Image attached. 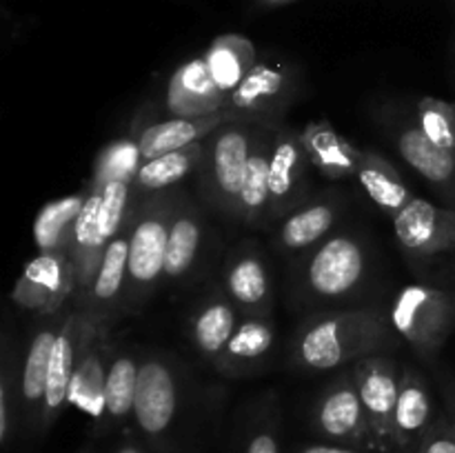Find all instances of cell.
I'll use <instances>...</instances> for the list:
<instances>
[{
    "label": "cell",
    "mask_w": 455,
    "mask_h": 453,
    "mask_svg": "<svg viewBox=\"0 0 455 453\" xmlns=\"http://www.w3.org/2000/svg\"><path fill=\"white\" fill-rule=\"evenodd\" d=\"M240 318H243L240 309L227 298L222 289L209 291L191 309L189 322H187L191 345L204 360L213 364L227 346L229 338L234 336Z\"/></svg>",
    "instance_id": "obj_23"
},
{
    "label": "cell",
    "mask_w": 455,
    "mask_h": 453,
    "mask_svg": "<svg viewBox=\"0 0 455 453\" xmlns=\"http://www.w3.org/2000/svg\"><path fill=\"white\" fill-rule=\"evenodd\" d=\"M416 453H455V433L447 413L443 411L435 416L434 425L422 435Z\"/></svg>",
    "instance_id": "obj_36"
},
{
    "label": "cell",
    "mask_w": 455,
    "mask_h": 453,
    "mask_svg": "<svg viewBox=\"0 0 455 453\" xmlns=\"http://www.w3.org/2000/svg\"><path fill=\"white\" fill-rule=\"evenodd\" d=\"M163 102L167 118H196L225 109L227 96L218 89L207 60L200 53L173 69Z\"/></svg>",
    "instance_id": "obj_17"
},
{
    "label": "cell",
    "mask_w": 455,
    "mask_h": 453,
    "mask_svg": "<svg viewBox=\"0 0 455 453\" xmlns=\"http://www.w3.org/2000/svg\"><path fill=\"white\" fill-rule=\"evenodd\" d=\"M127 275H129V225L116 235L102 256L92 287L87 289L78 302L71 306L84 311L89 318L111 322L116 311L124 306L127 300Z\"/></svg>",
    "instance_id": "obj_19"
},
{
    "label": "cell",
    "mask_w": 455,
    "mask_h": 453,
    "mask_svg": "<svg viewBox=\"0 0 455 453\" xmlns=\"http://www.w3.org/2000/svg\"><path fill=\"white\" fill-rule=\"evenodd\" d=\"M355 180L363 187L367 198L371 200L385 216H389L391 220H394V218L403 211L404 204L413 198L407 182H404L403 173H400L398 167H395L389 158H385L380 151L363 149L358 171H355Z\"/></svg>",
    "instance_id": "obj_28"
},
{
    "label": "cell",
    "mask_w": 455,
    "mask_h": 453,
    "mask_svg": "<svg viewBox=\"0 0 455 453\" xmlns=\"http://www.w3.org/2000/svg\"><path fill=\"white\" fill-rule=\"evenodd\" d=\"M394 234L400 251L411 262L455 253V207L413 195L394 218Z\"/></svg>",
    "instance_id": "obj_11"
},
{
    "label": "cell",
    "mask_w": 455,
    "mask_h": 453,
    "mask_svg": "<svg viewBox=\"0 0 455 453\" xmlns=\"http://www.w3.org/2000/svg\"><path fill=\"white\" fill-rule=\"evenodd\" d=\"M309 163L320 176L329 180L355 178L363 149L351 145L329 120H314L300 131Z\"/></svg>",
    "instance_id": "obj_27"
},
{
    "label": "cell",
    "mask_w": 455,
    "mask_h": 453,
    "mask_svg": "<svg viewBox=\"0 0 455 453\" xmlns=\"http://www.w3.org/2000/svg\"><path fill=\"white\" fill-rule=\"evenodd\" d=\"M220 289L243 315H271L274 278L262 251L253 244L244 242L227 258Z\"/></svg>",
    "instance_id": "obj_16"
},
{
    "label": "cell",
    "mask_w": 455,
    "mask_h": 453,
    "mask_svg": "<svg viewBox=\"0 0 455 453\" xmlns=\"http://www.w3.org/2000/svg\"><path fill=\"white\" fill-rule=\"evenodd\" d=\"M65 314L47 315L44 324H40L31 336L29 346H27L25 362H22L20 373V404L22 413L27 417V425L38 431L40 413H43L44 391H47L49 364H52L53 342H56L58 331Z\"/></svg>",
    "instance_id": "obj_22"
},
{
    "label": "cell",
    "mask_w": 455,
    "mask_h": 453,
    "mask_svg": "<svg viewBox=\"0 0 455 453\" xmlns=\"http://www.w3.org/2000/svg\"><path fill=\"white\" fill-rule=\"evenodd\" d=\"M395 345L398 333L387 311L378 306L331 309L300 324L293 338L291 360L300 371L320 373L387 354Z\"/></svg>",
    "instance_id": "obj_1"
},
{
    "label": "cell",
    "mask_w": 455,
    "mask_h": 453,
    "mask_svg": "<svg viewBox=\"0 0 455 453\" xmlns=\"http://www.w3.org/2000/svg\"><path fill=\"white\" fill-rule=\"evenodd\" d=\"M342 211H345L342 200L331 194L305 200L283 218L274 235L275 249L287 256H300V253L311 251L331 235Z\"/></svg>",
    "instance_id": "obj_18"
},
{
    "label": "cell",
    "mask_w": 455,
    "mask_h": 453,
    "mask_svg": "<svg viewBox=\"0 0 455 453\" xmlns=\"http://www.w3.org/2000/svg\"><path fill=\"white\" fill-rule=\"evenodd\" d=\"M76 274L69 253H43L31 258L12 289V300L20 309L43 318L58 315L67 300H74Z\"/></svg>",
    "instance_id": "obj_12"
},
{
    "label": "cell",
    "mask_w": 455,
    "mask_h": 453,
    "mask_svg": "<svg viewBox=\"0 0 455 453\" xmlns=\"http://www.w3.org/2000/svg\"><path fill=\"white\" fill-rule=\"evenodd\" d=\"M203 158L204 140L145 160L142 167L138 169L136 178H133V198L142 200L149 198V195L163 194V191H172L191 173L200 171Z\"/></svg>",
    "instance_id": "obj_29"
},
{
    "label": "cell",
    "mask_w": 455,
    "mask_h": 453,
    "mask_svg": "<svg viewBox=\"0 0 455 453\" xmlns=\"http://www.w3.org/2000/svg\"><path fill=\"white\" fill-rule=\"evenodd\" d=\"M451 207H455V198H453V204H451Z\"/></svg>",
    "instance_id": "obj_43"
},
{
    "label": "cell",
    "mask_w": 455,
    "mask_h": 453,
    "mask_svg": "<svg viewBox=\"0 0 455 453\" xmlns=\"http://www.w3.org/2000/svg\"><path fill=\"white\" fill-rule=\"evenodd\" d=\"M225 123H229V115L225 111L196 115V118H163L145 124L142 129L133 131L132 136L138 140L142 158L149 160L156 158V155L169 154V151H178L182 147L207 140Z\"/></svg>",
    "instance_id": "obj_26"
},
{
    "label": "cell",
    "mask_w": 455,
    "mask_h": 453,
    "mask_svg": "<svg viewBox=\"0 0 455 453\" xmlns=\"http://www.w3.org/2000/svg\"><path fill=\"white\" fill-rule=\"evenodd\" d=\"M300 89V69L278 56L258 58L243 83L229 93L225 114L229 123H283L287 107Z\"/></svg>",
    "instance_id": "obj_6"
},
{
    "label": "cell",
    "mask_w": 455,
    "mask_h": 453,
    "mask_svg": "<svg viewBox=\"0 0 455 453\" xmlns=\"http://www.w3.org/2000/svg\"><path fill=\"white\" fill-rule=\"evenodd\" d=\"M138 371H140V360L136 355L124 349H114L109 373H107L105 422L100 431L123 429L129 420H133Z\"/></svg>",
    "instance_id": "obj_30"
},
{
    "label": "cell",
    "mask_w": 455,
    "mask_h": 453,
    "mask_svg": "<svg viewBox=\"0 0 455 453\" xmlns=\"http://www.w3.org/2000/svg\"><path fill=\"white\" fill-rule=\"evenodd\" d=\"M204 238L203 211L189 198L178 195L169 222L167 253H164V280L180 284L198 265Z\"/></svg>",
    "instance_id": "obj_24"
},
{
    "label": "cell",
    "mask_w": 455,
    "mask_h": 453,
    "mask_svg": "<svg viewBox=\"0 0 455 453\" xmlns=\"http://www.w3.org/2000/svg\"><path fill=\"white\" fill-rule=\"evenodd\" d=\"M309 155L302 147L300 133L284 123H275L269 155L271 220L284 218L305 203L309 185Z\"/></svg>",
    "instance_id": "obj_14"
},
{
    "label": "cell",
    "mask_w": 455,
    "mask_h": 453,
    "mask_svg": "<svg viewBox=\"0 0 455 453\" xmlns=\"http://www.w3.org/2000/svg\"><path fill=\"white\" fill-rule=\"evenodd\" d=\"M114 453H147V451H145V449L140 447V444L133 442V440H127V442L120 444V447L116 449Z\"/></svg>",
    "instance_id": "obj_41"
},
{
    "label": "cell",
    "mask_w": 455,
    "mask_h": 453,
    "mask_svg": "<svg viewBox=\"0 0 455 453\" xmlns=\"http://www.w3.org/2000/svg\"><path fill=\"white\" fill-rule=\"evenodd\" d=\"M434 420V398L425 373L413 364H403L394 413L395 453H416L422 435L429 431Z\"/></svg>",
    "instance_id": "obj_20"
},
{
    "label": "cell",
    "mask_w": 455,
    "mask_h": 453,
    "mask_svg": "<svg viewBox=\"0 0 455 453\" xmlns=\"http://www.w3.org/2000/svg\"><path fill=\"white\" fill-rule=\"evenodd\" d=\"M251 3L260 9H278V7H284V4L298 3V0H251Z\"/></svg>",
    "instance_id": "obj_40"
},
{
    "label": "cell",
    "mask_w": 455,
    "mask_h": 453,
    "mask_svg": "<svg viewBox=\"0 0 455 453\" xmlns=\"http://www.w3.org/2000/svg\"><path fill=\"white\" fill-rule=\"evenodd\" d=\"M180 373L167 355H142L133 422L154 447H163L172 433L180 409Z\"/></svg>",
    "instance_id": "obj_8"
},
{
    "label": "cell",
    "mask_w": 455,
    "mask_h": 453,
    "mask_svg": "<svg viewBox=\"0 0 455 453\" xmlns=\"http://www.w3.org/2000/svg\"><path fill=\"white\" fill-rule=\"evenodd\" d=\"M416 118L435 145L455 154V102L435 96L418 98Z\"/></svg>",
    "instance_id": "obj_34"
},
{
    "label": "cell",
    "mask_w": 455,
    "mask_h": 453,
    "mask_svg": "<svg viewBox=\"0 0 455 453\" xmlns=\"http://www.w3.org/2000/svg\"><path fill=\"white\" fill-rule=\"evenodd\" d=\"M114 355L109 322L93 320L80 346L78 362L69 386V404L92 417L93 425L102 429L107 402V373Z\"/></svg>",
    "instance_id": "obj_13"
},
{
    "label": "cell",
    "mask_w": 455,
    "mask_h": 453,
    "mask_svg": "<svg viewBox=\"0 0 455 453\" xmlns=\"http://www.w3.org/2000/svg\"><path fill=\"white\" fill-rule=\"evenodd\" d=\"M243 453H280L278 429H275V422L271 420L269 416L262 417V420L253 426Z\"/></svg>",
    "instance_id": "obj_37"
},
{
    "label": "cell",
    "mask_w": 455,
    "mask_h": 453,
    "mask_svg": "<svg viewBox=\"0 0 455 453\" xmlns=\"http://www.w3.org/2000/svg\"><path fill=\"white\" fill-rule=\"evenodd\" d=\"M451 287H453V289H455V278H453V280H451Z\"/></svg>",
    "instance_id": "obj_42"
},
{
    "label": "cell",
    "mask_w": 455,
    "mask_h": 453,
    "mask_svg": "<svg viewBox=\"0 0 455 453\" xmlns=\"http://www.w3.org/2000/svg\"><path fill=\"white\" fill-rule=\"evenodd\" d=\"M311 425L327 442L373 451L371 429L351 367L338 373V378H333L327 389L318 395L311 413Z\"/></svg>",
    "instance_id": "obj_9"
},
{
    "label": "cell",
    "mask_w": 455,
    "mask_h": 453,
    "mask_svg": "<svg viewBox=\"0 0 455 453\" xmlns=\"http://www.w3.org/2000/svg\"><path fill=\"white\" fill-rule=\"evenodd\" d=\"M443 391H444V413H447L455 433V385L453 382H443Z\"/></svg>",
    "instance_id": "obj_39"
},
{
    "label": "cell",
    "mask_w": 455,
    "mask_h": 453,
    "mask_svg": "<svg viewBox=\"0 0 455 453\" xmlns=\"http://www.w3.org/2000/svg\"><path fill=\"white\" fill-rule=\"evenodd\" d=\"M371 244L360 231L342 229L305 253L296 287L307 302L338 305L358 296L371 278Z\"/></svg>",
    "instance_id": "obj_2"
},
{
    "label": "cell",
    "mask_w": 455,
    "mask_h": 453,
    "mask_svg": "<svg viewBox=\"0 0 455 453\" xmlns=\"http://www.w3.org/2000/svg\"><path fill=\"white\" fill-rule=\"evenodd\" d=\"M298 453H369L367 449L349 447V444H336V442H318L307 444Z\"/></svg>",
    "instance_id": "obj_38"
},
{
    "label": "cell",
    "mask_w": 455,
    "mask_h": 453,
    "mask_svg": "<svg viewBox=\"0 0 455 453\" xmlns=\"http://www.w3.org/2000/svg\"><path fill=\"white\" fill-rule=\"evenodd\" d=\"M376 118L404 163L425 178L451 207L455 198V154L435 145L422 131L416 111L409 114L403 107L385 105L376 111Z\"/></svg>",
    "instance_id": "obj_7"
},
{
    "label": "cell",
    "mask_w": 455,
    "mask_h": 453,
    "mask_svg": "<svg viewBox=\"0 0 455 453\" xmlns=\"http://www.w3.org/2000/svg\"><path fill=\"white\" fill-rule=\"evenodd\" d=\"M274 127L275 123L258 124L256 136H253L251 155H249L238 203V220L247 226H262L271 220L269 155Z\"/></svg>",
    "instance_id": "obj_25"
},
{
    "label": "cell",
    "mask_w": 455,
    "mask_h": 453,
    "mask_svg": "<svg viewBox=\"0 0 455 453\" xmlns=\"http://www.w3.org/2000/svg\"><path fill=\"white\" fill-rule=\"evenodd\" d=\"M3 378H0V444L7 447L12 440L13 417H18V400H20V389L13 391L12 371L9 364H4Z\"/></svg>",
    "instance_id": "obj_35"
},
{
    "label": "cell",
    "mask_w": 455,
    "mask_h": 453,
    "mask_svg": "<svg viewBox=\"0 0 455 453\" xmlns=\"http://www.w3.org/2000/svg\"><path fill=\"white\" fill-rule=\"evenodd\" d=\"M256 127L251 123H225L204 140V158L198 171L204 200L231 220H238L240 191Z\"/></svg>",
    "instance_id": "obj_5"
},
{
    "label": "cell",
    "mask_w": 455,
    "mask_h": 453,
    "mask_svg": "<svg viewBox=\"0 0 455 453\" xmlns=\"http://www.w3.org/2000/svg\"><path fill=\"white\" fill-rule=\"evenodd\" d=\"M400 369L391 355H369L351 364L360 400L367 413L373 438V451L394 453V413L398 400Z\"/></svg>",
    "instance_id": "obj_10"
},
{
    "label": "cell",
    "mask_w": 455,
    "mask_h": 453,
    "mask_svg": "<svg viewBox=\"0 0 455 453\" xmlns=\"http://www.w3.org/2000/svg\"><path fill=\"white\" fill-rule=\"evenodd\" d=\"M387 314L398 338L420 358L434 360L455 327V289L407 284L395 293Z\"/></svg>",
    "instance_id": "obj_4"
},
{
    "label": "cell",
    "mask_w": 455,
    "mask_h": 453,
    "mask_svg": "<svg viewBox=\"0 0 455 453\" xmlns=\"http://www.w3.org/2000/svg\"><path fill=\"white\" fill-rule=\"evenodd\" d=\"M176 191L136 200L129 220V275L124 305L136 309L164 280V253H167L169 222L176 207Z\"/></svg>",
    "instance_id": "obj_3"
},
{
    "label": "cell",
    "mask_w": 455,
    "mask_h": 453,
    "mask_svg": "<svg viewBox=\"0 0 455 453\" xmlns=\"http://www.w3.org/2000/svg\"><path fill=\"white\" fill-rule=\"evenodd\" d=\"M87 200V191L83 194L62 195V198L49 200L38 211L34 220V242L43 253H67L69 251L71 234H74L76 220Z\"/></svg>",
    "instance_id": "obj_32"
},
{
    "label": "cell",
    "mask_w": 455,
    "mask_h": 453,
    "mask_svg": "<svg viewBox=\"0 0 455 453\" xmlns=\"http://www.w3.org/2000/svg\"><path fill=\"white\" fill-rule=\"evenodd\" d=\"M145 158L138 147V140L133 136H120L107 142L98 151L93 160L92 178H89V189H102L105 185L116 180L133 182L138 169L142 167Z\"/></svg>",
    "instance_id": "obj_33"
},
{
    "label": "cell",
    "mask_w": 455,
    "mask_h": 453,
    "mask_svg": "<svg viewBox=\"0 0 455 453\" xmlns=\"http://www.w3.org/2000/svg\"><path fill=\"white\" fill-rule=\"evenodd\" d=\"M275 324L269 315H243L234 336L213 367L229 378H244L260 371L274 355Z\"/></svg>",
    "instance_id": "obj_21"
},
{
    "label": "cell",
    "mask_w": 455,
    "mask_h": 453,
    "mask_svg": "<svg viewBox=\"0 0 455 453\" xmlns=\"http://www.w3.org/2000/svg\"><path fill=\"white\" fill-rule=\"evenodd\" d=\"M89 324H92V318L84 311L76 309V306H71L65 318H62L60 331H58L56 342H53L52 364H49L47 391H44L43 413H40L38 425L40 435H44L56 425L60 413L69 404L71 378H74L80 346H83L84 336H87Z\"/></svg>",
    "instance_id": "obj_15"
},
{
    "label": "cell",
    "mask_w": 455,
    "mask_h": 453,
    "mask_svg": "<svg viewBox=\"0 0 455 453\" xmlns=\"http://www.w3.org/2000/svg\"><path fill=\"white\" fill-rule=\"evenodd\" d=\"M207 60L209 71L216 80L218 89L229 98V93L244 80L258 62L256 47L251 40L243 34H222L213 38L207 52L203 53Z\"/></svg>",
    "instance_id": "obj_31"
}]
</instances>
